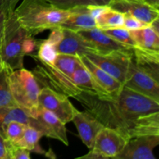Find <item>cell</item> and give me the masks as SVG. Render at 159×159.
<instances>
[{"label": "cell", "mask_w": 159, "mask_h": 159, "mask_svg": "<svg viewBox=\"0 0 159 159\" xmlns=\"http://www.w3.org/2000/svg\"><path fill=\"white\" fill-rule=\"evenodd\" d=\"M74 99L104 127L116 130L127 141L140 135L159 134V102L124 85L105 98L82 92Z\"/></svg>", "instance_id": "1"}, {"label": "cell", "mask_w": 159, "mask_h": 159, "mask_svg": "<svg viewBox=\"0 0 159 159\" xmlns=\"http://www.w3.org/2000/svg\"><path fill=\"white\" fill-rule=\"evenodd\" d=\"M13 12L20 24L34 37L60 26L70 14L69 10L56 7L48 0H23Z\"/></svg>", "instance_id": "2"}, {"label": "cell", "mask_w": 159, "mask_h": 159, "mask_svg": "<svg viewBox=\"0 0 159 159\" xmlns=\"http://www.w3.org/2000/svg\"><path fill=\"white\" fill-rule=\"evenodd\" d=\"M30 34L20 24L13 11L6 13L0 55L3 64L11 70L23 68V41Z\"/></svg>", "instance_id": "3"}, {"label": "cell", "mask_w": 159, "mask_h": 159, "mask_svg": "<svg viewBox=\"0 0 159 159\" xmlns=\"http://www.w3.org/2000/svg\"><path fill=\"white\" fill-rule=\"evenodd\" d=\"M9 85L16 104L29 110L34 117L39 107L38 95L40 88L32 71L23 68L11 71Z\"/></svg>", "instance_id": "4"}, {"label": "cell", "mask_w": 159, "mask_h": 159, "mask_svg": "<svg viewBox=\"0 0 159 159\" xmlns=\"http://www.w3.org/2000/svg\"><path fill=\"white\" fill-rule=\"evenodd\" d=\"M30 57L34 58L36 63L32 72L40 89H50L56 93L72 98L82 93L75 85L71 77L61 72L54 65L44 63L36 54H32Z\"/></svg>", "instance_id": "5"}, {"label": "cell", "mask_w": 159, "mask_h": 159, "mask_svg": "<svg viewBox=\"0 0 159 159\" xmlns=\"http://www.w3.org/2000/svg\"><path fill=\"white\" fill-rule=\"evenodd\" d=\"M132 54L133 53H113L107 54L89 53L85 54V56L96 66L108 73L124 85L127 79Z\"/></svg>", "instance_id": "6"}, {"label": "cell", "mask_w": 159, "mask_h": 159, "mask_svg": "<svg viewBox=\"0 0 159 159\" xmlns=\"http://www.w3.org/2000/svg\"><path fill=\"white\" fill-rule=\"evenodd\" d=\"M40 107L54 113L64 124L72 121L79 110L70 102L68 96L48 88H41L38 95Z\"/></svg>", "instance_id": "7"}, {"label": "cell", "mask_w": 159, "mask_h": 159, "mask_svg": "<svg viewBox=\"0 0 159 159\" xmlns=\"http://www.w3.org/2000/svg\"><path fill=\"white\" fill-rule=\"evenodd\" d=\"M124 86L159 102V80L145 70L137 66L130 57Z\"/></svg>", "instance_id": "8"}, {"label": "cell", "mask_w": 159, "mask_h": 159, "mask_svg": "<svg viewBox=\"0 0 159 159\" xmlns=\"http://www.w3.org/2000/svg\"><path fill=\"white\" fill-rule=\"evenodd\" d=\"M159 144V134L134 137L126 142L116 159H155L153 151Z\"/></svg>", "instance_id": "9"}, {"label": "cell", "mask_w": 159, "mask_h": 159, "mask_svg": "<svg viewBox=\"0 0 159 159\" xmlns=\"http://www.w3.org/2000/svg\"><path fill=\"white\" fill-rule=\"evenodd\" d=\"M108 6L125 15L131 16L146 25H151L155 20L159 19V9L143 1L112 0Z\"/></svg>", "instance_id": "10"}, {"label": "cell", "mask_w": 159, "mask_h": 159, "mask_svg": "<svg viewBox=\"0 0 159 159\" xmlns=\"http://www.w3.org/2000/svg\"><path fill=\"white\" fill-rule=\"evenodd\" d=\"M78 33L93 45L98 54L133 53V48L120 43L98 27L88 30L79 31Z\"/></svg>", "instance_id": "11"}, {"label": "cell", "mask_w": 159, "mask_h": 159, "mask_svg": "<svg viewBox=\"0 0 159 159\" xmlns=\"http://www.w3.org/2000/svg\"><path fill=\"white\" fill-rule=\"evenodd\" d=\"M34 118L38 124L37 130L47 138H54L68 146V139L65 124L54 113L39 106Z\"/></svg>", "instance_id": "12"}, {"label": "cell", "mask_w": 159, "mask_h": 159, "mask_svg": "<svg viewBox=\"0 0 159 159\" xmlns=\"http://www.w3.org/2000/svg\"><path fill=\"white\" fill-rule=\"evenodd\" d=\"M127 140L113 129L104 127L97 134L92 149L102 158H116L125 146Z\"/></svg>", "instance_id": "13"}, {"label": "cell", "mask_w": 159, "mask_h": 159, "mask_svg": "<svg viewBox=\"0 0 159 159\" xmlns=\"http://www.w3.org/2000/svg\"><path fill=\"white\" fill-rule=\"evenodd\" d=\"M72 122L75 125L83 144L89 150L93 148L96 135L104 126L94 116L85 110L78 112L73 118Z\"/></svg>", "instance_id": "14"}, {"label": "cell", "mask_w": 159, "mask_h": 159, "mask_svg": "<svg viewBox=\"0 0 159 159\" xmlns=\"http://www.w3.org/2000/svg\"><path fill=\"white\" fill-rule=\"evenodd\" d=\"M63 30V38L57 46L61 54L71 55H85L89 53H96L93 45L78 32L67 29Z\"/></svg>", "instance_id": "15"}, {"label": "cell", "mask_w": 159, "mask_h": 159, "mask_svg": "<svg viewBox=\"0 0 159 159\" xmlns=\"http://www.w3.org/2000/svg\"><path fill=\"white\" fill-rule=\"evenodd\" d=\"M69 12L68 17L60 26L62 29L79 32L97 27L96 20L89 12L87 6H76L69 9Z\"/></svg>", "instance_id": "16"}, {"label": "cell", "mask_w": 159, "mask_h": 159, "mask_svg": "<svg viewBox=\"0 0 159 159\" xmlns=\"http://www.w3.org/2000/svg\"><path fill=\"white\" fill-rule=\"evenodd\" d=\"M12 121L22 123L37 130L38 129L37 120L33 117L32 113L29 110L19 106L0 107V133L3 136L6 126Z\"/></svg>", "instance_id": "17"}, {"label": "cell", "mask_w": 159, "mask_h": 159, "mask_svg": "<svg viewBox=\"0 0 159 159\" xmlns=\"http://www.w3.org/2000/svg\"><path fill=\"white\" fill-rule=\"evenodd\" d=\"M79 57H80L82 65L89 71L95 82L106 93H108L109 95H113L117 93L122 88L123 85L119 81L115 79L108 73L96 66L85 55H80Z\"/></svg>", "instance_id": "18"}, {"label": "cell", "mask_w": 159, "mask_h": 159, "mask_svg": "<svg viewBox=\"0 0 159 159\" xmlns=\"http://www.w3.org/2000/svg\"><path fill=\"white\" fill-rule=\"evenodd\" d=\"M75 85L82 92L96 95L98 97L105 98L110 95L106 93L97 85L93 76L83 65L80 64L71 75Z\"/></svg>", "instance_id": "19"}, {"label": "cell", "mask_w": 159, "mask_h": 159, "mask_svg": "<svg viewBox=\"0 0 159 159\" xmlns=\"http://www.w3.org/2000/svg\"><path fill=\"white\" fill-rule=\"evenodd\" d=\"M136 48L144 51L159 52V31L152 25H148L141 29L130 30Z\"/></svg>", "instance_id": "20"}, {"label": "cell", "mask_w": 159, "mask_h": 159, "mask_svg": "<svg viewBox=\"0 0 159 159\" xmlns=\"http://www.w3.org/2000/svg\"><path fill=\"white\" fill-rule=\"evenodd\" d=\"M42 137V134L37 129L30 126H26L22 137L16 142L14 143V144L22 148L29 150L30 152H34L37 154H45V152L39 144V141Z\"/></svg>", "instance_id": "21"}, {"label": "cell", "mask_w": 159, "mask_h": 159, "mask_svg": "<svg viewBox=\"0 0 159 159\" xmlns=\"http://www.w3.org/2000/svg\"><path fill=\"white\" fill-rule=\"evenodd\" d=\"M125 14L111 9L109 6L97 19V27L101 30L123 27Z\"/></svg>", "instance_id": "22"}, {"label": "cell", "mask_w": 159, "mask_h": 159, "mask_svg": "<svg viewBox=\"0 0 159 159\" xmlns=\"http://www.w3.org/2000/svg\"><path fill=\"white\" fill-rule=\"evenodd\" d=\"M11 71L12 70L5 65L0 70V107L17 106L13 100L9 85Z\"/></svg>", "instance_id": "23"}, {"label": "cell", "mask_w": 159, "mask_h": 159, "mask_svg": "<svg viewBox=\"0 0 159 159\" xmlns=\"http://www.w3.org/2000/svg\"><path fill=\"white\" fill-rule=\"evenodd\" d=\"M82 61L78 55L61 54L58 53L54 62V65L66 75L71 77L75 68L79 66Z\"/></svg>", "instance_id": "24"}, {"label": "cell", "mask_w": 159, "mask_h": 159, "mask_svg": "<svg viewBox=\"0 0 159 159\" xmlns=\"http://www.w3.org/2000/svg\"><path fill=\"white\" fill-rule=\"evenodd\" d=\"M51 4L60 9L69 10L81 6H108L112 0H48Z\"/></svg>", "instance_id": "25"}, {"label": "cell", "mask_w": 159, "mask_h": 159, "mask_svg": "<svg viewBox=\"0 0 159 159\" xmlns=\"http://www.w3.org/2000/svg\"><path fill=\"white\" fill-rule=\"evenodd\" d=\"M57 46L47 40H41L40 44L37 50V57L44 63L54 65V62L57 57Z\"/></svg>", "instance_id": "26"}, {"label": "cell", "mask_w": 159, "mask_h": 159, "mask_svg": "<svg viewBox=\"0 0 159 159\" xmlns=\"http://www.w3.org/2000/svg\"><path fill=\"white\" fill-rule=\"evenodd\" d=\"M107 35L111 37L114 40H117L120 43L125 44L130 48H136V43L131 37L130 30L125 29L124 27L113 28V29L102 30Z\"/></svg>", "instance_id": "27"}, {"label": "cell", "mask_w": 159, "mask_h": 159, "mask_svg": "<svg viewBox=\"0 0 159 159\" xmlns=\"http://www.w3.org/2000/svg\"><path fill=\"white\" fill-rule=\"evenodd\" d=\"M26 126L27 125L22 123L12 121L6 126L4 134L5 138L8 141L14 144L21 138Z\"/></svg>", "instance_id": "28"}, {"label": "cell", "mask_w": 159, "mask_h": 159, "mask_svg": "<svg viewBox=\"0 0 159 159\" xmlns=\"http://www.w3.org/2000/svg\"><path fill=\"white\" fill-rule=\"evenodd\" d=\"M9 159H30V152L9 141Z\"/></svg>", "instance_id": "29"}, {"label": "cell", "mask_w": 159, "mask_h": 159, "mask_svg": "<svg viewBox=\"0 0 159 159\" xmlns=\"http://www.w3.org/2000/svg\"><path fill=\"white\" fill-rule=\"evenodd\" d=\"M40 42H41V40L35 39L34 36H27L23 41V51L24 55L30 56L32 54H35L34 52L38 50Z\"/></svg>", "instance_id": "30"}, {"label": "cell", "mask_w": 159, "mask_h": 159, "mask_svg": "<svg viewBox=\"0 0 159 159\" xmlns=\"http://www.w3.org/2000/svg\"><path fill=\"white\" fill-rule=\"evenodd\" d=\"M145 26H148V25L138 20V19L134 18L131 16L125 15L124 26H123L125 29L128 30H135L141 29V28L144 27Z\"/></svg>", "instance_id": "31"}, {"label": "cell", "mask_w": 159, "mask_h": 159, "mask_svg": "<svg viewBox=\"0 0 159 159\" xmlns=\"http://www.w3.org/2000/svg\"><path fill=\"white\" fill-rule=\"evenodd\" d=\"M50 30H51V34H50L48 40L55 44L56 46H57V44L63 38V30L60 26H57V27H54Z\"/></svg>", "instance_id": "32"}, {"label": "cell", "mask_w": 159, "mask_h": 159, "mask_svg": "<svg viewBox=\"0 0 159 159\" xmlns=\"http://www.w3.org/2000/svg\"><path fill=\"white\" fill-rule=\"evenodd\" d=\"M20 1L21 0H0V12L7 13L10 11H14Z\"/></svg>", "instance_id": "33"}, {"label": "cell", "mask_w": 159, "mask_h": 159, "mask_svg": "<svg viewBox=\"0 0 159 159\" xmlns=\"http://www.w3.org/2000/svg\"><path fill=\"white\" fill-rule=\"evenodd\" d=\"M9 141L0 133V159H9Z\"/></svg>", "instance_id": "34"}, {"label": "cell", "mask_w": 159, "mask_h": 159, "mask_svg": "<svg viewBox=\"0 0 159 159\" xmlns=\"http://www.w3.org/2000/svg\"><path fill=\"white\" fill-rule=\"evenodd\" d=\"M6 13L4 12H0V50H1L2 41L3 34H4L5 21H6Z\"/></svg>", "instance_id": "35"}, {"label": "cell", "mask_w": 159, "mask_h": 159, "mask_svg": "<svg viewBox=\"0 0 159 159\" xmlns=\"http://www.w3.org/2000/svg\"><path fill=\"white\" fill-rule=\"evenodd\" d=\"M78 158L79 159H104L102 158V155H99V153H97L96 152H95L94 150L93 149H90V151L89 152V153H87L86 155H82V156L79 157Z\"/></svg>", "instance_id": "36"}, {"label": "cell", "mask_w": 159, "mask_h": 159, "mask_svg": "<svg viewBox=\"0 0 159 159\" xmlns=\"http://www.w3.org/2000/svg\"><path fill=\"white\" fill-rule=\"evenodd\" d=\"M142 1L148 4L149 6L159 9V0H142Z\"/></svg>", "instance_id": "37"}, {"label": "cell", "mask_w": 159, "mask_h": 159, "mask_svg": "<svg viewBox=\"0 0 159 159\" xmlns=\"http://www.w3.org/2000/svg\"><path fill=\"white\" fill-rule=\"evenodd\" d=\"M3 65H4V64H3V61L2 60V57H1V55H0V70L2 68Z\"/></svg>", "instance_id": "38"}, {"label": "cell", "mask_w": 159, "mask_h": 159, "mask_svg": "<svg viewBox=\"0 0 159 159\" xmlns=\"http://www.w3.org/2000/svg\"><path fill=\"white\" fill-rule=\"evenodd\" d=\"M135 1H142V0H135Z\"/></svg>", "instance_id": "39"}]
</instances>
